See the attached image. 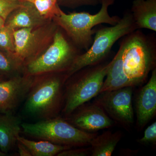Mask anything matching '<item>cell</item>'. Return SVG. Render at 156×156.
<instances>
[{
  "label": "cell",
  "mask_w": 156,
  "mask_h": 156,
  "mask_svg": "<svg viewBox=\"0 0 156 156\" xmlns=\"http://www.w3.org/2000/svg\"><path fill=\"white\" fill-rule=\"evenodd\" d=\"M101 93L95 103L117 122L126 127L131 126L134 122L132 87H123Z\"/></svg>",
  "instance_id": "9"
},
{
  "label": "cell",
  "mask_w": 156,
  "mask_h": 156,
  "mask_svg": "<svg viewBox=\"0 0 156 156\" xmlns=\"http://www.w3.org/2000/svg\"><path fill=\"white\" fill-rule=\"evenodd\" d=\"M66 119L84 131H96L112 126L111 119L97 104L79 107Z\"/></svg>",
  "instance_id": "11"
},
{
  "label": "cell",
  "mask_w": 156,
  "mask_h": 156,
  "mask_svg": "<svg viewBox=\"0 0 156 156\" xmlns=\"http://www.w3.org/2000/svg\"><path fill=\"white\" fill-rule=\"evenodd\" d=\"M65 73H52L50 75L37 76L25 98L26 114L39 119L58 116L63 106Z\"/></svg>",
  "instance_id": "2"
},
{
  "label": "cell",
  "mask_w": 156,
  "mask_h": 156,
  "mask_svg": "<svg viewBox=\"0 0 156 156\" xmlns=\"http://www.w3.org/2000/svg\"><path fill=\"white\" fill-rule=\"evenodd\" d=\"M121 137L122 134L119 131L112 133L107 131L95 136L90 143L91 156H111Z\"/></svg>",
  "instance_id": "16"
},
{
  "label": "cell",
  "mask_w": 156,
  "mask_h": 156,
  "mask_svg": "<svg viewBox=\"0 0 156 156\" xmlns=\"http://www.w3.org/2000/svg\"><path fill=\"white\" fill-rule=\"evenodd\" d=\"M138 142L141 144H154L156 142V122L149 126L144 131V135L142 138L138 140Z\"/></svg>",
  "instance_id": "23"
},
{
  "label": "cell",
  "mask_w": 156,
  "mask_h": 156,
  "mask_svg": "<svg viewBox=\"0 0 156 156\" xmlns=\"http://www.w3.org/2000/svg\"><path fill=\"white\" fill-rule=\"evenodd\" d=\"M21 120L12 113L0 115V150L7 154L17 143L21 131Z\"/></svg>",
  "instance_id": "14"
},
{
  "label": "cell",
  "mask_w": 156,
  "mask_h": 156,
  "mask_svg": "<svg viewBox=\"0 0 156 156\" xmlns=\"http://www.w3.org/2000/svg\"><path fill=\"white\" fill-rule=\"evenodd\" d=\"M36 76L15 75L0 81V112L12 113L25 99Z\"/></svg>",
  "instance_id": "10"
},
{
  "label": "cell",
  "mask_w": 156,
  "mask_h": 156,
  "mask_svg": "<svg viewBox=\"0 0 156 156\" xmlns=\"http://www.w3.org/2000/svg\"><path fill=\"white\" fill-rule=\"evenodd\" d=\"M109 65L110 62L99 63L82 69L66 84L62 108L66 117L100 93Z\"/></svg>",
  "instance_id": "6"
},
{
  "label": "cell",
  "mask_w": 156,
  "mask_h": 156,
  "mask_svg": "<svg viewBox=\"0 0 156 156\" xmlns=\"http://www.w3.org/2000/svg\"><path fill=\"white\" fill-rule=\"evenodd\" d=\"M13 31L5 25L0 30V50L13 57L15 50Z\"/></svg>",
  "instance_id": "20"
},
{
  "label": "cell",
  "mask_w": 156,
  "mask_h": 156,
  "mask_svg": "<svg viewBox=\"0 0 156 156\" xmlns=\"http://www.w3.org/2000/svg\"><path fill=\"white\" fill-rule=\"evenodd\" d=\"M137 30L131 12H127L115 25L103 27L95 30L90 48L77 56L66 73L67 79L82 69L100 63L110 52L117 41Z\"/></svg>",
  "instance_id": "4"
},
{
  "label": "cell",
  "mask_w": 156,
  "mask_h": 156,
  "mask_svg": "<svg viewBox=\"0 0 156 156\" xmlns=\"http://www.w3.org/2000/svg\"><path fill=\"white\" fill-rule=\"evenodd\" d=\"M137 125L140 128L146 125L156 112V69L153 70L150 79L142 87L136 103Z\"/></svg>",
  "instance_id": "12"
},
{
  "label": "cell",
  "mask_w": 156,
  "mask_h": 156,
  "mask_svg": "<svg viewBox=\"0 0 156 156\" xmlns=\"http://www.w3.org/2000/svg\"><path fill=\"white\" fill-rule=\"evenodd\" d=\"M101 0H58V5L71 9L83 6H95L101 4Z\"/></svg>",
  "instance_id": "21"
},
{
  "label": "cell",
  "mask_w": 156,
  "mask_h": 156,
  "mask_svg": "<svg viewBox=\"0 0 156 156\" xmlns=\"http://www.w3.org/2000/svg\"><path fill=\"white\" fill-rule=\"evenodd\" d=\"M137 29L156 32V0H134L131 11Z\"/></svg>",
  "instance_id": "15"
},
{
  "label": "cell",
  "mask_w": 156,
  "mask_h": 156,
  "mask_svg": "<svg viewBox=\"0 0 156 156\" xmlns=\"http://www.w3.org/2000/svg\"><path fill=\"white\" fill-rule=\"evenodd\" d=\"M50 46L24 66L26 75H43L66 73L80 53L61 31L57 30Z\"/></svg>",
  "instance_id": "7"
},
{
  "label": "cell",
  "mask_w": 156,
  "mask_h": 156,
  "mask_svg": "<svg viewBox=\"0 0 156 156\" xmlns=\"http://www.w3.org/2000/svg\"><path fill=\"white\" fill-rule=\"evenodd\" d=\"M7 154L3 152L1 150H0V156H6Z\"/></svg>",
  "instance_id": "27"
},
{
  "label": "cell",
  "mask_w": 156,
  "mask_h": 156,
  "mask_svg": "<svg viewBox=\"0 0 156 156\" xmlns=\"http://www.w3.org/2000/svg\"><path fill=\"white\" fill-rule=\"evenodd\" d=\"M17 141L26 146L32 156H53L62 151L71 148L68 146L60 145L48 141L41 140L34 141L19 135Z\"/></svg>",
  "instance_id": "17"
},
{
  "label": "cell",
  "mask_w": 156,
  "mask_h": 156,
  "mask_svg": "<svg viewBox=\"0 0 156 156\" xmlns=\"http://www.w3.org/2000/svg\"><path fill=\"white\" fill-rule=\"evenodd\" d=\"M17 148L19 155L20 156H32L30 151L27 147L21 142L17 141Z\"/></svg>",
  "instance_id": "25"
},
{
  "label": "cell",
  "mask_w": 156,
  "mask_h": 156,
  "mask_svg": "<svg viewBox=\"0 0 156 156\" xmlns=\"http://www.w3.org/2000/svg\"><path fill=\"white\" fill-rule=\"evenodd\" d=\"M122 39L119 50L122 53L123 73L133 87L137 86L155 68V38L137 29Z\"/></svg>",
  "instance_id": "1"
},
{
  "label": "cell",
  "mask_w": 156,
  "mask_h": 156,
  "mask_svg": "<svg viewBox=\"0 0 156 156\" xmlns=\"http://www.w3.org/2000/svg\"><path fill=\"white\" fill-rule=\"evenodd\" d=\"M58 26L55 23L35 28H24L13 31L14 53L13 57L23 67L41 53L53 41Z\"/></svg>",
  "instance_id": "8"
},
{
  "label": "cell",
  "mask_w": 156,
  "mask_h": 156,
  "mask_svg": "<svg viewBox=\"0 0 156 156\" xmlns=\"http://www.w3.org/2000/svg\"><path fill=\"white\" fill-rule=\"evenodd\" d=\"M20 0H0V16L7 17L13 10L19 7Z\"/></svg>",
  "instance_id": "22"
},
{
  "label": "cell",
  "mask_w": 156,
  "mask_h": 156,
  "mask_svg": "<svg viewBox=\"0 0 156 156\" xmlns=\"http://www.w3.org/2000/svg\"><path fill=\"white\" fill-rule=\"evenodd\" d=\"M19 7L13 10L6 19L5 25L13 30L24 28H35L50 22L42 16L33 4L21 1Z\"/></svg>",
  "instance_id": "13"
},
{
  "label": "cell",
  "mask_w": 156,
  "mask_h": 156,
  "mask_svg": "<svg viewBox=\"0 0 156 156\" xmlns=\"http://www.w3.org/2000/svg\"><path fill=\"white\" fill-rule=\"evenodd\" d=\"M58 0H21L33 4L40 14L45 19L51 20L59 14L61 9Z\"/></svg>",
  "instance_id": "18"
},
{
  "label": "cell",
  "mask_w": 156,
  "mask_h": 156,
  "mask_svg": "<svg viewBox=\"0 0 156 156\" xmlns=\"http://www.w3.org/2000/svg\"><path fill=\"white\" fill-rule=\"evenodd\" d=\"M115 1L101 0L100 10L94 14L87 12L66 14L61 10L53 20L75 44L87 50L93 42V35L95 33L93 29L95 26L101 23L115 25L121 19L118 16H111L109 14L108 7L112 5Z\"/></svg>",
  "instance_id": "3"
},
{
  "label": "cell",
  "mask_w": 156,
  "mask_h": 156,
  "mask_svg": "<svg viewBox=\"0 0 156 156\" xmlns=\"http://www.w3.org/2000/svg\"><path fill=\"white\" fill-rule=\"evenodd\" d=\"M2 76L0 75V81L2 80Z\"/></svg>",
  "instance_id": "28"
},
{
  "label": "cell",
  "mask_w": 156,
  "mask_h": 156,
  "mask_svg": "<svg viewBox=\"0 0 156 156\" xmlns=\"http://www.w3.org/2000/svg\"><path fill=\"white\" fill-rule=\"evenodd\" d=\"M22 68L13 56L0 50V73L7 75L14 74Z\"/></svg>",
  "instance_id": "19"
},
{
  "label": "cell",
  "mask_w": 156,
  "mask_h": 156,
  "mask_svg": "<svg viewBox=\"0 0 156 156\" xmlns=\"http://www.w3.org/2000/svg\"><path fill=\"white\" fill-rule=\"evenodd\" d=\"M20 1H21V0H20Z\"/></svg>",
  "instance_id": "29"
},
{
  "label": "cell",
  "mask_w": 156,
  "mask_h": 156,
  "mask_svg": "<svg viewBox=\"0 0 156 156\" xmlns=\"http://www.w3.org/2000/svg\"><path fill=\"white\" fill-rule=\"evenodd\" d=\"M7 17L0 16V30L5 27Z\"/></svg>",
  "instance_id": "26"
},
{
  "label": "cell",
  "mask_w": 156,
  "mask_h": 156,
  "mask_svg": "<svg viewBox=\"0 0 156 156\" xmlns=\"http://www.w3.org/2000/svg\"><path fill=\"white\" fill-rule=\"evenodd\" d=\"M90 152V148H78L71 149V148L62 151L57 154V156H86Z\"/></svg>",
  "instance_id": "24"
},
{
  "label": "cell",
  "mask_w": 156,
  "mask_h": 156,
  "mask_svg": "<svg viewBox=\"0 0 156 156\" xmlns=\"http://www.w3.org/2000/svg\"><path fill=\"white\" fill-rule=\"evenodd\" d=\"M21 127L23 132L31 137L71 147L90 145L97 135L76 128L66 119L57 116L35 123H22Z\"/></svg>",
  "instance_id": "5"
}]
</instances>
